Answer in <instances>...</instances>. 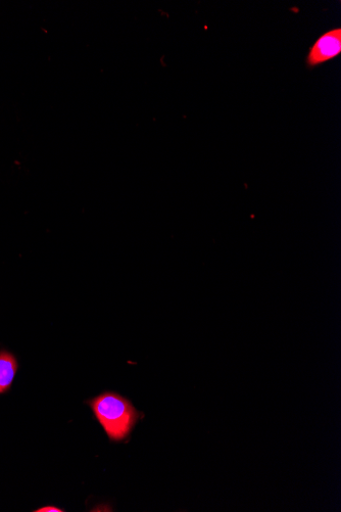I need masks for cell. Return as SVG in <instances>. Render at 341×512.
I'll return each mask as SVG.
<instances>
[{"label": "cell", "mask_w": 341, "mask_h": 512, "mask_svg": "<svg viewBox=\"0 0 341 512\" xmlns=\"http://www.w3.org/2000/svg\"><path fill=\"white\" fill-rule=\"evenodd\" d=\"M90 406L97 421L113 442L129 438L142 416L128 399L117 393H105L96 397L90 401Z\"/></svg>", "instance_id": "cell-1"}, {"label": "cell", "mask_w": 341, "mask_h": 512, "mask_svg": "<svg viewBox=\"0 0 341 512\" xmlns=\"http://www.w3.org/2000/svg\"><path fill=\"white\" fill-rule=\"evenodd\" d=\"M341 54V28L331 29L321 36L311 46L306 58L308 68L323 65Z\"/></svg>", "instance_id": "cell-2"}, {"label": "cell", "mask_w": 341, "mask_h": 512, "mask_svg": "<svg viewBox=\"0 0 341 512\" xmlns=\"http://www.w3.org/2000/svg\"><path fill=\"white\" fill-rule=\"evenodd\" d=\"M17 370L18 362L15 356L7 351L0 352V394L11 389Z\"/></svg>", "instance_id": "cell-3"}, {"label": "cell", "mask_w": 341, "mask_h": 512, "mask_svg": "<svg viewBox=\"0 0 341 512\" xmlns=\"http://www.w3.org/2000/svg\"><path fill=\"white\" fill-rule=\"evenodd\" d=\"M37 512H63V509L54 506H46L36 510Z\"/></svg>", "instance_id": "cell-4"}]
</instances>
